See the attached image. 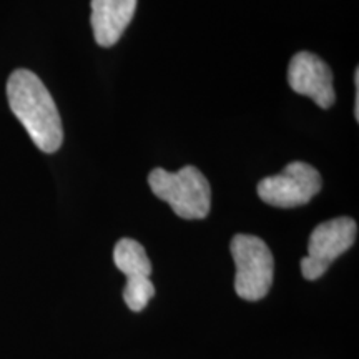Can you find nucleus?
Masks as SVG:
<instances>
[{"label": "nucleus", "mask_w": 359, "mask_h": 359, "mask_svg": "<svg viewBox=\"0 0 359 359\" xmlns=\"http://www.w3.org/2000/svg\"><path fill=\"white\" fill-rule=\"evenodd\" d=\"M7 98L35 145L45 154H55L64 142V128L55 102L42 80L30 70H15L7 82Z\"/></svg>", "instance_id": "f257e3e1"}, {"label": "nucleus", "mask_w": 359, "mask_h": 359, "mask_svg": "<svg viewBox=\"0 0 359 359\" xmlns=\"http://www.w3.org/2000/svg\"><path fill=\"white\" fill-rule=\"evenodd\" d=\"M148 185L154 195L167 201L183 219H203L212 206V188L196 167H183L180 172L154 168L148 175Z\"/></svg>", "instance_id": "f03ea898"}, {"label": "nucleus", "mask_w": 359, "mask_h": 359, "mask_svg": "<svg viewBox=\"0 0 359 359\" xmlns=\"http://www.w3.org/2000/svg\"><path fill=\"white\" fill-rule=\"evenodd\" d=\"M231 257L236 264L235 290L246 302H259L273 285L275 259L262 238L236 235L231 240Z\"/></svg>", "instance_id": "7ed1b4c3"}, {"label": "nucleus", "mask_w": 359, "mask_h": 359, "mask_svg": "<svg viewBox=\"0 0 359 359\" xmlns=\"http://www.w3.org/2000/svg\"><path fill=\"white\" fill-rule=\"evenodd\" d=\"M321 175L304 161L286 165L281 173L263 178L258 195L264 203L278 208H296L311 201L321 190Z\"/></svg>", "instance_id": "20e7f679"}, {"label": "nucleus", "mask_w": 359, "mask_h": 359, "mask_svg": "<svg viewBox=\"0 0 359 359\" xmlns=\"http://www.w3.org/2000/svg\"><path fill=\"white\" fill-rule=\"evenodd\" d=\"M358 224L353 218L341 217L318 224L308 241V255L302 259V273L306 280L321 278L336 258L356 241Z\"/></svg>", "instance_id": "39448f33"}, {"label": "nucleus", "mask_w": 359, "mask_h": 359, "mask_svg": "<svg viewBox=\"0 0 359 359\" xmlns=\"http://www.w3.org/2000/svg\"><path fill=\"white\" fill-rule=\"evenodd\" d=\"M115 266L127 276L123 299L132 311H142L155 296V286L150 281L151 263L143 246L132 238H122L114 250Z\"/></svg>", "instance_id": "423d86ee"}, {"label": "nucleus", "mask_w": 359, "mask_h": 359, "mask_svg": "<svg viewBox=\"0 0 359 359\" xmlns=\"http://www.w3.org/2000/svg\"><path fill=\"white\" fill-rule=\"evenodd\" d=\"M288 83L299 95H306L320 109H330L336 100L333 72L311 52H298L288 67Z\"/></svg>", "instance_id": "0eeeda50"}, {"label": "nucleus", "mask_w": 359, "mask_h": 359, "mask_svg": "<svg viewBox=\"0 0 359 359\" xmlns=\"http://www.w3.org/2000/svg\"><path fill=\"white\" fill-rule=\"evenodd\" d=\"M138 0H92L93 37L100 47L118 42L132 22Z\"/></svg>", "instance_id": "6e6552de"}, {"label": "nucleus", "mask_w": 359, "mask_h": 359, "mask_svg": "<svg viewBox=\"0 0 359 359\" xmlns=\"http://www.w3.org/2000/svg\"><path fill=\"white\" fill-rule=\"evenodd\" d=\"M354 85H356V102H354V116L359 120V70L354 72Z\"/></svg>", "instance_id": "1a4fd4ad"}]
</instances>
